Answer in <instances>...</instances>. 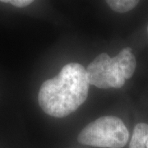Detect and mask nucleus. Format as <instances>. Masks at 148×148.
<instances>
[{"mask_svg":"<svg viewBox=\"0 0 148 148\" xmlns=\"http://www.w3.org/2000/svg\"><path fill=\"white\" fill-rule=\"evenodd\" d=\"M86 71L77 63L65 65L53 78L43 82L38 95L42 110L55 118H64L84 103L89 91Z\"/></svg>","mask_w":148,"mask_h":148,"instance_id":"1","label":"nucleus"},{"mask_svg":"<svg viewBox=\"0 0 148 148\" xmlns=\"http://www.w3.org/2000/svg\"><path fill=\"white\" fill-rule=\"evenodd\" d=\"M136 58L132 49H123L115 57L101 53L89 64L86 77L89 83L101 89L121 88L136 69Z\"/></svg>","mask_w":148,"mask_h":148,"instance_id":"2","label":"nucleus"},{"mask_svg":"<svg viewBox=\"0 0 148 148\" xmlns=\"http://www.w3.org/2000/svg\"><path fill=\"white\" fill-rule=\"evenodd\" d=\"M129 139V132L118 117L104 116L91 122L81 131V144L102 148H122Z\"/></svg>","mask_w":148,"mask_h":148,"instance_id":"3","label":"nucleus"},{"mask_svg":"<svg viewBox=\"0 0 148 148\" xmlns=\"http://www.w3.org/2000/svg\"><path fill=\"white\" fill-rule=\"evenodd\" d=\"M148 142V124L138 123L132 132L129 148H147Z\"/></svg>","mask_w":148,"mask_h":148,"instance_id":"4","label":"nucleus"},{"mask_svg":"<svg viewBox=\"0 0 148 148\" xmlns=\"http://www.w3.org/2000/svg\"><path fill=\"white\" fill-rule=\"evenodd\" d=\"M111 9L117 12H127L138 5L140 0H106Z\"/></svg>","mask_w":148,"mask_h":148,"instance_id":"5","label":"nucleus"},{"mask_svg":"<svg viewBox=\"0 0 148 148\" xmlns=\"http://www.w3.org/2000/svg\"><path fill=\"white\" fill-rule=\"evenodd\" d=\"M0 2L8 3L17 8H23V7L30 5L32 3L34 2V0H0Z\"/></svg>","mask_w":148,"mask_h":148,"instance_id":"6","label":"nucleus"},{"mask_svg":"<svg viewBox=\"0 0 148 148\" xmlns=\"http://www.w3.org/2000/svg\"><path fill=\"white\" fill-rule=\"evenodd\" d=\"M147 148H148V142H147Z\"/></svg>","mask_w":148,"mask_h":148,"instance_id":"7","label":"nucleus"},{"mask_svg":"<svg viewBox=\"0 0 148 148\" xmlns=\"http://www.w3.org/2000/svg\"><path fill=\"white\" fill-rule=\"evenodd\" d=\"M147 32H148V27H147Z\"/></svg>","mask_w":148,"mask_h":148,"instance_id":"8","label":"nucleus"}]
</instances>
